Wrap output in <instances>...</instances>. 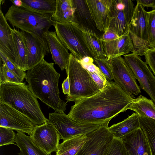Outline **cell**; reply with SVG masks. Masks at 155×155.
<instances>
[{
    "mask_svg": "<svg viewBox=\"0 0 155 155\" xmlns=\"http://www.w3.org/2000/svg\"><path fill=\"white\" fill-rule=\"evenodd\" d=\"M109 127L101 126L88 134L91 139L76 155H104L107 144L113 138L109 131Z\"/></svg>",
    "mask_w": 155,
    "mask_h": 155,
    "instance_id": "obj_15",
    "label": "cell"
},
{
    "mask_svg": "<svg viewBox=\"0 0 155 155\" xmlns=\"http://www.w3.org/2000/svg\"><path fill=\"white\" fill-rule=\"evenodd\" d=\"M66 71L70 84V94L66 96V103L74 102L90 97L100 90L87 70L71 54Z\"/></svg>",
    "mask_w": 155,
    "mask_h": 155,
    "instance_id": "obj_5",
    "label": "cell"
},
{
    "mask_svg": "<svg viewBox=\"0 0 155 155\" xmlns=\"http://www.w3.org/2000/svg\"><path fill=\"white\" fill-rule=\"evenodd\" d=\"M147 12L144 7L137 3L128 25V30L134 52L140 56L144 55L150 49L148 42Z\"/></svg>",
    "mask_w": 155,
    "mask_h": 155,
    "instance_id": "obj_7",
    "label": "cell"
},
{
    "mask_svg": "<svg viewBox=\"0 0 155 155\" xmlns=\"http://www.w3.org/2000/svg\"><path fill=\"white\" fill-rule=\"evenodd\" d=\"M15 142L20 149L19 155H51L35 145L31 137L24 133L17 131Z\"/></svg>",
    "mask_w": 155,
    "mask_h": 155,
    "instance_id": "obj_27",
    "label": "cell"
},
{
    "mask_svg": "<svg viewBox=\"0 0 155 155\" xmlns=\"http://www.w3.org/2000/svg\"><path fill=\"white\" fill-rule=\"evenodd\" d=\"M109 61L114 82L130 95L141 93L134 74L124 58L121 56Z\"/></svg>",
    "mask_w": 155,
    "mask_h": 155,
    "instance_id": "obj_10",
    "label": "cell"
},
{
    "mask_svg": "<svg viewBox=\"0 0 155 155\" xmlns=\"http://www.w3.org/2000/svg\"><path fill=\"white\" fill-rule=\"evenodd\" d=\"M128 25L123 11L117 10L115 7L114 2V13L110 19L108 28L113 31L120 37L129 31Z\"/></svg>",
    "mask_w": 155,
    "mask_h": 155,
    "instance_id": "obj_29",
    "label": "cell"
},
{
    "mask_svg": "<svg viewBox=\"0 0 155 155\" xmlns=\"http://www.w3.org/2000/svg\"><path fill=\"white\" fill-rule=\"evenodd\" d=\"M30 136L35 145L50 155L56 152L61 139L56 129L48 122L36 126Z\"/></svg>",
    "mask_w": 155,
    "mask_h": 155,
    "instance_id": "obj_13",
    "label": "cell"
},
{
    "mask_svg": "<svg viewBox=\"0 0 155 155\" xmlns=\"http://www.w3.org/2000/svg\"><path fill=\"white\" fill-rule=\"evenodd\" d=\"M144 56L145 62L155 75V50L149 49Z\"/></svg>",
    "mask_w": 155,
    "mask_h": 155,
    "instance_id": "obj_37",
    "label": "cell"
},
{
    "mask_svg": "<svg viewBox=\"0 0 155 155\" xmlns=\"http://www.w3.org/2000/svg\"><path fill=\"white\" fill-rule=\"evenodd\" d=\"M119 37L114 32L108 28L104 32L101 38L103 42H106L116 39Z\"/></svg>",
    "mask_w": 155,
    "mask_h": 155,
    "instance_id": "obj_40",
    "label": "cell"
},
{
    "mask_svg": "<svg viewBox=\"0 0 155 155\" xmlns=\"http://www.w3.org/2000/svg\"><path fill=\"white\" fill-rule=\"evenodd\" d=\"M75 10L73 0H56V9L52 19L59 22L76 24Z\"/></svg>",
    "mask_w": 155,
    "mask_h": 155,
    "instance_id": "obj_21",
    "label": "cell"
},
{
    "mask_svg": "<svg viewBox=\"0 0 155 155\" xmlns=\"http://www.w3.org/2000/svg\"><path fill=\"white\" fill-rule=\"evenodd\" d=\"M134 99L115 82L108 81L96 94L75 102L67 115L78 123L108 127L110 120L128 110Z\"/></svg>",
    "mask_w": 155,
    "mask_h": 155,
    "instance_id": "obj_1",
    "label": "cell"
},
{
    "mask_svg": "<svg viewBox=\"0 0 155 155\" xmlns=\"http://www.w3.org/2000/svg\"><path fill=\"white\" fill-rule=\"evenodd\" d=\"M140 127L139 115L133 113L123 121L109 127V130L113 137L121 138Z\"/></svg>",
    "mask_w": 155,
    "mask_h": 155,
    "instance_id": "obj_22",
    "label": "cell"
},
{
    "mask_svg": "<svg viewBox=\"0 0 155 155\" xmlns=\"http://www.w3.org/2000/svg\"><path fill=\"white\" fill-rule=\"evenodd\" d=\"M125 7L123 10L127 22L129 24L133 16L135 7L132 1L130 0H122Z\"/></svg>",
    "mask_w": 155,
    "mask_h": 155,
    "instance_id": "obj_38",
    "label": "cell"
},
{
    "mask_svg": "<svg viewBox=\"0 0 155 155\" xmlns=\"http://www.w3.org/2000/svg\"><path fill=\"white\" fill-rule=\"evenodd\" d=\"M62 91L64 94H69L70 91V84L69 77L67 78L64 81L62 84Z\"/></svg>",
    "mask_w": 155,
    "mask_h": 155,
    "instance_id": "obj_43",
    "label": "cell"
},
{
    "mask_svg": "<svg viewBox=\"0 0 155 155\" xmlns=\"http://www.w3.org/2000/svg\"><path fill=\"white\" fill-rule=\"evenodd\" d=\"M0 60L5 64L8 68L22 81L25 78L26 73L18 68L9 59L2 53L0 51Z\"/></svg>",
    "mask_w": 155,
    "mask_h": 155,
    "instance_id": "obj_36",
    "label": "cell"
},
{
    "mask_svg": "<svg viewBox=\"0 0 155 155\" xmlns=\"http://www.w3.org/2000/svg\"><path fill=\"white\" fill-rule=\"evenodd\" d=\"M46 37L52 59L62 71L66 70L70 55L68 49L58 37L55 31H48Z\"/></svg>",
    "mask_w": 155,
    "mask_h": 155,
    "instance_id": "obj_18",
    "label": "cell"
},
{
    "mask_svg": "<svg viewBox=\"0 0 155 155\" xmlns=\"http://www.w3.org/2000/svg\"><path fill=\"white\" fill-rule=\"evenodd\" d=\"M104 155H130L121 138L113 137L107 144Z\"/></svg>",
    "mask_w": 155,
    "mask_h": 155,
    "instance_id": "obj_31",
    "label": "cell"
},
{
    "mask_svg": "<svg viewBox=\"0 0 155 155\" xmlns=\"http://www.w3.org/2000/svg\"><path fill=\"white\" fill-rule=\"evenodd\" d=\"M16 136L13 130L0 127V146L14 144Z\"/></svg>",
    "mask_w": 155,
    "mask_h": 155,
    "instance_id": "obj_34",
    "label": "cell"
},
{
    "mask_svg": "<svg viewBox=\"0 0 155 155\" xmlns=\"http://www.w3.org/2000/svg\"><path fill=\"white\" fill-rule=\"evenodd\" d=\"M98 30L104 32L108 28L114 13V0H86Z\"/></svg>",
    "mask_w": 155,
    "mask_h": 155,
    "instance_id": "obj_14",
    "label": "cell"
},
{
    "mask_svg": "<svg viewBox=\"0 0 155 155\" xmlns=\"http://www.w3.org/2000/svg\"><path fill=\"white\" fill-rule=\"evenodd\" d=\"M6 82H10L25 84L7 68L5 64L0 60V84Z\"/></svg>",
    "mask_w": 155,
    "mask_h": 155,
    "instance_id": "obj_33",
    "label": "cell"
},
{
    "mask_svg": "<svg viewBox=\"0 0 155 155\" xmlns=\"http://www.w3.org/2000/svg\"><path fill=\"white\" fill-rule=\"evenodd\" d=\"M10 1L13 3V5L17 7H21L23 3L22 0H12Z\"/></svg>",
    "mask_w": 155,
    "mask_h": 155,
    "instance_id": "obj_45",
    "label": "cell"
},
{
    "mask_svg": "<svg viewBox=\"0 0 155 155\" xmlns=\"http://www.w3.org/2000/svg\"><path fill=\"white\" fill-rule=\"evenodd\" d=\"M12 31L16 52L15 64L24 71L28 70V52L20 31L14 27Z\"/></svg>",
    "mask_w": 155,
    "mask_h": 155,
    "instance_id": "obj_25",
    "label": "cell"
},
{
    "mask_svg": "<svg viewBox=\"0 0 155 155\" xmlns=\"http://www.w3.org/2000/svg\"><path fill=\"white\" fill-rule=\"evenodd\" d=\"M52 15L38 12L22 6L17 7L13 4L9 8L4 16L7 21L14 27L38 35L47 41L46 34L55 22L52 19Z\"/></svg>",
    "mask_w": 155,
    "mask_h": 155,
    "instance_id": "obj_4",
    "label": "cell"
},
{
    "mask_svg": "<svg viewBox=\"0 0 155 155\" xmlns=\"http://www.w3.org/2000/svg\"><path fill=\"white\" fill-rule=\"evenodd\" d=\"M87 71L100 90L106 85L108 81L106 79L95 73Z\"/></svg>",
    "mask_w": 155,
    "mask_h": 155,
    "instance_id": "obj_39",
    "label": "cell"
},
{
    "mask_svg": "<svg viewBox=\"0 0 155 155\" xmlns=\"http://www.w3.org/2000/svg\"><path fill=\"white\" fill-rule=\"evenodd\" d=\"M121 139L130 155H151L146 137L140 127Z\"/></svg>",
    "mask_w": 155,
    "mask_h": 155,
    "instance_id": "obj_16",
    "label": "cell"
},
{
    "mask_svg": "<svg viewBox=\"0 0 155 155\" xmlns=\"http://www.w3.org/2000/svg\"><path fill=\"white\" fill-rule=\"evenodd\" d=\"M36 126L22 114L6 104L0 103V127L27 133L31 136Z\"/></svg>",
    "mask_w": 155,
    "mask_h": 155,
    "instance_id": "obj_11",
    "label": "cell"
},
{
    "mask_svg": "<svg viewBox=\"0 0 155 155\" xmlns=\"http://www.w3.org/2000/svg\"><path fill=\"white\" fill-rule=\"evenodd\" d=\"M87 71L99 75L103 78L106 79L99 68L93 63L83 66Z\"/></svg>",
    "mask_w": 155,
    "mask_h": 155,
    "instance_id": "obj_41",
    "label": "cell"
},
{
    "mask_svg": "<svg viewBox=\"0 0 155 155\" xmlns=\"http://www.w3.org/2000/svg\"><path fill=\"white\" fill-rule=\"evenodd\" d=\"M140 127L148 143L151 155H155V120L139 116Z\"/></svg>",
    "mask_w": 155,
    "mask_h": 155,
    "instance_id": "obj_30",
    "label": "cell"
},
{
    "mask_svg": "<svg viewBox=\"0 0 155 155\" xmlns=\"http://www.w3.org/2000/svg\"><path fill=\"white\" fill-rule=\"evenodd\" d=\"M128 109L133 110L139 116L155 120V104L154 102L142 95L134 99L129 107Z\"/></svg>",
    "mask_w": 155,
    "mask_h": 155,
    "instance_id": "obj_26",
    "label": "cell"
},
{
    "mask_svg": "<svg viewBox=\"0 0 155 155\" xmlns=\"http://www.w3.org/2000/svg\"><path fill=\"white\" fill-rule=\"evenodd\" d=\"M48 122L54 127L63 141L79 135L87 134L101 126L100 124L75 122L64 112L49 113Z\"/></svg>",
    "mask_w": 155,
    "mask_h": 155,
    "instance_id": "obj_8",
    "label": "cell"
},
{
    "mask_svg": "<svg viewBox=\"0 0 155 155\" xmlns=\"http://www.w3.org/2000/svg\"><path fill=\"white\" fill-rule=\"evenodd\" d=\"M75 8V17L76 24L92 30L96 32L97 29L90 12L86 0H73Z\"/></svg>",
    "mask_w": 155,
    "mask_h": 155,
    "instance_id": "obj_23",
    "label": "cell"
},
{
    "mask_svg": "<svg viewBox=\"0 0 155 155\" xmlns=\"http://www.w3.org/2000/svg\"><path fill=\"white\" fill-rule=\"evenodd\" d=\"M54 26L58 37L78 60L92 58L84 42L80 25L55 21Z\"/></svg>",
    "mask_w": 155,
    "mask_h": 155,
    "instance_id": "obj_6",
    "label": "cell"
},
{
    "mask_svg": "<svg viewBox=\"0 0 155 155\" xmlns=\"http://www.w3.org/2000/svg\"><path fill=\"white\" fill-rule=\"evenodd\" d=\"M0 103L6 104L22 114L36 126L48 121L37 98L26 84L10 82L0 84Z\"/></svg>",
    "mask_w": 155,
    "mask_h": 155,
    "instance_id": "obj_3",
    "label": "cell"
},
{
    "mask_svg": "<svg viewBox=\"0 0 155 155\" xmlns=\"http://www.w3.org/2000/svg\"><path fill=\"white\" fill-rule=\"evenodd\" d=\"M80 26L85 44L94 59L105 58L101 37L95 31Z\"/></svg>",
    "mask_w": 155,
    "mask_h": 155,
    "instance_id": "obj_20",
    "label": "cell"
},
{
    "mask_svg": "<svg viewBox=\"0 0 155 155\" xmlns=\"http://www.w3.org/2000/svg\"><path fill=\"white\" fill-rule=\"evenodd\" d=\"M124 58L138 81L141 88L155 103V76L140 56L134 53L124 56Z\"/></svg>",
    "mask_w": 155,
    "mask_h": 155,
    "instance_id": "obj_9",
    "label": "cell"
},
{
    "mask_svg": "<svg viewBox=\"0 0 155 155\" xmlns=\"http://www.w3.org/2000/svg\"><path fill=\"white\" fill-rule=\"evenodd\" d=\"M28 52V70L44 59L50 50L48 42L39 36L26 31H20Z\"/></svg>",
    "mask_w": 155,
    "mask_h": 155,
    "instance_id": "obj_12",
    "label": "cell"
},
{
    "mask_svg": "<svg viewBox=\"0 0 155 155\" xmlns=\"http://www.w3.org/2000/svg\"><path fill=\"white\" fill-rule=\"evenodd\" d=\"M0 51L15 64L16 52L12 31L1 9L0 11Z\"/></svg>",
    "mask_w": 155,
    "mask_h": 155,
    "instance_id": "obj_19",
    "label": "cell"
},
{
    "mask_svg": "<svg viewBox=\"0 0 155 155\" xmlns=\"http://www.w3.org/2000/svg\"><path fill=\"white\" fill-rule=\"evenodd\" d=\"M137 3L141 4L144 7H150L155 9V0H137Z\"/></svg>",
    "mask_w": 155,
    "mask_h": 155,
    "instance_id": "obj_42",
    "label": "cell"
},
{
    "mask_svg": "<svg viewBox=\"0 0 155 155\" xmlns=\"http://www.w3.org/2000/svg\"></svg>",
    "mask_w": 155,
    "mask_h": 155,
    "instance_id": "obj_46",
    "label": "cell"
},
{
    "mask_svg": "<svg viewBox=\"0 0 155 155\" xmlns=\"http://www.w3.org/2000/svg\"><path fill=\"white\" fill-rule=\"evenodd\" d=\"M22 7L44 14L53 15L56 7V0H22Z\"/></svg>",
    "mask_w": 155,
    "mask_h": 155,
    "instance_id": "obj_28",
    "label": "cell"
},
{
    "mask_svg": "<svg viewBox=\"0 0 155 155\" xmlns=\"http://www.w3.org/2000/svg\"><path fill=\"white\" fill-rule=\"evenodd\" d=\"M103 42L105 57L108 61L134 52L129 31L116 39Z\"/></svg>",
    "mask_w": 155,
    "mask_h": 155,
    "instance_id": "obj_17",
    "label": "cell"
},
{
    "mask_svg": "<svg viewBox=\"0 0 155 155\" xmlns=\"http://www.w3.org/2000/svg\"><path fill=\"white\" fill-rule=\"evenodd\" d=\"M78 61L83 66H84L93 63L94 59L91 57H86L84 58L81 60H78Z\"/></svg>",
    "mask_w": 155,
    "mask_h": 155,
    "instance_id": "obj_44",
    "label": "cell"
},
{
    "mask_svg": "<svg viewBox=\"0 0 155 155\" xmlns=\"http://www.w3.org/2000/svg\"><path fill=\"white\" fill-rule=\"evenodd\" d=\"M148 42L150 48L155 49V9L147 12Z\"/></svg>",
    "mask_w": 155,
    "mask_h": 155,
    "instance_id": "obj_32",
    "label": "cell"
},
{
    "mask_svg": "<svg viewBox=\"0 0 155 155\" xmlns=\"http://www.w3.org/2000/svg\"><path fill=\"white\" fill-rule=\"evenodd\" d=\"M101 71L108 81L113 80V76L109 61L106 58L94 59Z\"/></svg>",
    "mask_w": 155,
    "mask_h": 155,
    "instance_id": "obj_35",
    "label": "cell"
},
{
    "mask_svg": "<svg viewBox=\"0 0 155 155\" xmlns=\"http://www.w3.org/2000/svg\"><path fill=\"white\" fill-rule=\"evenodd\" d=\"M54 63L44 59L28 70L25 77L29 89L37 98L52 108L54 112L65 111L67 104L60 97L58 82L60 74Z\"/></svg>",
    "mask_w": 155,
    "mask_h": 155,
    "instance_id": "obj_2",
    "label": "cell"
},
{
    "mask_svg": "<svg viewBox=\"0 0 155 155\" xmlns=\"http://www.w3.org/2000/svg\"><path fill=\"white\" fill-rule=\"evenodd\" d=\"M91 139L87 134L80 135L59 144L55 155H76L84 144Z\"/></svg>",
    "mask_w": 155,
    "mask_h": 155,
    "instance_id": "obj_24",
    "label": "cell"
}]
</instances>
